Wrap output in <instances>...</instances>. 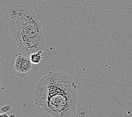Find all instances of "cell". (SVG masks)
<instances>
[{"label":"cell","instance_id":"obj_3","mask_svg":"<svg viewBox=\"0 0 132 117\" xmlns=\"http://www.w3.org/2000/svg\"><path fill=\"white\" fill-rule=\"evenodd\" d=\"M14 68L16 71L20 73H27L33 68V63L30 59L24 55L19 54L16 57L14 63Z\"/></svg>","mask_w":132,"mask_h":117},{"label":"cell","instance_id":"obj_4","mask_svg":"<svg viewBox=\"0 0 132 117\" xmlns=\"http://www.w3.org/2000/svg\"><path fill=\"white\" fill-rule=\"evenodd\" d=\"M44 50H40L37 52L31 53L30 55V59L33 64H39L42 61L43 56L42 53Z\"/></svg>","mask_w":132,"mask_h":117},{"label":"cell","instance_id":"obj_1","mask_svg":"<svg viewBox=\"0 0 132 117\" xmlns=\"http://www.w3.org/2000/svg\"><path fill=\"white\" fill-rule=\"evenodd\" d=\"M78 86L64 72H50L37 84L34 101L40 111L51 117H71L77 109Z\"/></svg>","mask_w":132,"mask_h":117},{"label":"cell","instance_id":"obj_6","mask_svg":"<svg viewBox=\"0 0 132 117\" xmlns=\"http://www.w3.org/2000/svg\"><path fill=\"white\" fill-rule=\"evenodd\" d=\"M0 117H9V115L6 114V113H1L0 114Z\"/></svg>","mask_w":132,"mask_h":117},{"label":"cell","instance_id":"obj_2","mask_svg":"<svg viewBox=\"0 0 132 117\" xmlns=\"http://www.w3.org/2000/svg\"><path fill=\"white\" fill-rule=\"evenodd\" d=\"M1 24L24 55L42 49L45 36L42 25L36 12L29 6L15 5L5 9L1 14Z\"/></svg>","mask_w":132,"mask_h":117},{"label":"cell","instance_id":"obj_5","mask_svg":"<svg viewBox=\"0 0 132 117\" xmlns=\"http://www.w3.org/2000/svg\"><path fill=\"white\" fill-rule=\"evenodd\" d=\"M12 107L11 105H5L4 106L2 107L1 111L3 113H6L10 112L11 110H12Z\"/></svg>","mask_w":132,"mask_h":117}]
</instances>
